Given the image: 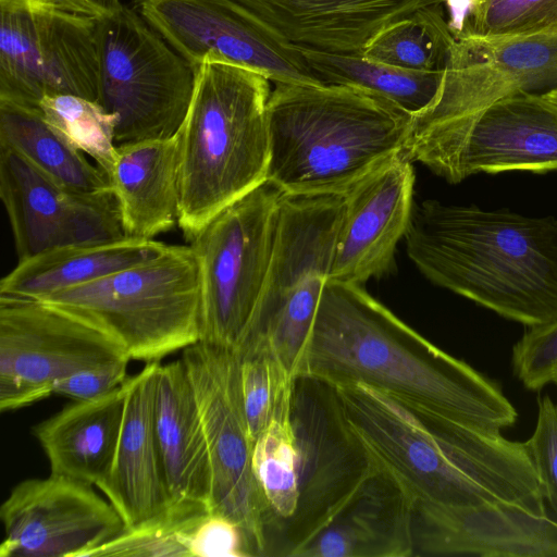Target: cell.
I'll return each instance as SVG.
<instances>
[{"mask_svg": "<svg viewBox=\"0 0 557 557\" xmlns=\"http://www.w3.org/2000/svg\"><path fill=\"white\" fill-rule=\"evenodd\" d=\"M371 385L426 424L500 432L518 413L502 388L422 337L360 285L327 280L301 375Z\"/></svg>", "mask_w": 557, "mask_h": 557, "instance_id": "1", "label": "cell"}, {"mask_svg": "<svg viewBox=\"0 0 557 557\" xmlns=\"http://www.w3.org/2000/svg\"><path fill=\"white\" fill-rule=\"evenodd\" d=\"M333 386L355 433L414 503H509L547 512L524 443L465 424L429 425L366 383Z\"/></svg>", "mask_w": 557, "mask_h": 557, "instance_id": "2", "label": "cell"}, {"mask_svg": "<svg viewBox=\"0 0 557 557\" xmlns=\"http://www.w3.org/2000/svg\"><path fill=\"white\" fill-rule=\"evenodd\" d=\"M407 253L434 284L530 326L557 318V219L425 200Z\"/></svg>", "mask_w": 557, "mask_h": 557, "instance_id": "3", "label": "cell"}, {"mask_svg": "<svg viewBox=\"0 0 557 557\" xmlns=\"http://www.w3.org/2000/svg\"><path fill=\"white\" fill-rule=\"evenodd\" d=\"M267 180L284 194L344 195L406 151L412 115L349 86L277 83L268 100Z\"/></svg>", "mask_w": 557, "mask_h": 557, "instance_id": "4", "label": "cell"}, {"mask_svg": "<svg viewBox=\"0 0 557 557\" xmlns=\"http://www.w3.org/2000/svg\"><path fill=\"white\" fill-rule=\"evenodd\" d=\"M196 82L175 135L180 165L178 225L187 240L222 209L267 181L270 79L231 62L194 66Z\"/></svg>", "mask_w": 557, "mask_h": 557, "instance_id": "5", "label": "cell"}, {"mask_svg": "<svg viewBox=\"0 0 557 557\" xmlns=\"http://www.w3.org/2000/svg\"><path fill=\"white\" fill-rule=\"evenodd\" d=\"M99 329L132 360L160 362L201 333V278L189 246L37 299Z\"/></svg>", "mask_w": 557, "mask_h": 557, "instance_id": "6", "label": "cell"}, {"mask_svg": "<svg viewBox=\"0 0 557 557\" xmlns=\"http://www.w3.org/2000/svg\"><path fill=\"white\" fill-rule=\"evenodd\" d=\"M344 211L338 194H283L280 202L269 270L243 347L263 348L293 380L302 372Z\"/></svg>", "mask_w": 557, "mask_h": 557, "instance_id": "7", "label": "cell"}, {"mask_svg": "<svg viewBox=\"0 0 557 557\" xmlns=\"http://www.w3.org/2000/svg\"><path fill=\"white\" fill-rule=\"evenodd\" d=\"M97 101L117 117L116 145L174 137L194 95V66L124 4L97 20Z\"/></svg>", "mask_w": 557, "mask_h": 557, "instance_id": "8", "label": "cell"}, {"mask_svg": "<svg viewBox=\"0 0 557 557\" xmlns=\"http://www.w3.org/2000/svg\"><path fill=\"white\" fill-rule=\"evenodd\" d=\"M283 191L265 181L214 215L190 240L200 268V342L238 351L269 270Z\"/></svg>", "mask_w": 557, "mask_h": 557, "instance_id": "9", "label": "cell"}, {"mask_svg": "<svg viewBox=\"0 0 557 557\" xmlns=\"http://www.w3.org/2000/svg\"><path fill=\"white\" fill-rule=\"evenodd\" d=\"M292 422L298 457V503L269 556L294 557L332 522L380 467L347 421L332 384L308 375L297 377Z\"/></svg>", "mask_w": 557, "mask_h": 557, "instance_id": "10", "label": "cell"}, {"mask_svg": "<svg viewBox=\"0 0 557 557\" xmlns=\"http://www.w3.org/2000/svg\"><path fill=\"white\" fill-rule=\"evenodd\" d=\"M406 154L449 183L476 173L557 170V104L520 92L454 121L412 131Z\"/></svg>", "mask_w": 557, "mask_h": 557, "instance_id": "11", "label": "cell"}, {"mask_svg": "<svg viewBox=\"0 0 557 557\" xmlns=\"http://www.w3.org/2000/svg\"><path fill=\"white\" fill-rule=\"evenodd\" d=\"M182 351L209 449V511L240 527L250 557L267 556L271 517L252 470L253 442L243 408L238 354L200 341Z\"/></svg>", "mask_w": 557, "mask_h": 557, "instance_id": "12", "label": "cell"}, {"mask_svg": "<svg viewBox=\"0 0 557 557\" xmlns=\"http://www.w3.org/2000/svg\"><path fill=\"white\" fill-rule=\"evenodd\" d=\"M97 18L0 0V100L38 108L51 95L98 98Z\"/></svg>", "mask_w": 557, "mask_h": 557, "instance_id": "13", "label": "cell"}, {"mask_svg": "<svg viewBox=\"0 0 557 557\" xmlns=\"http://www.w3.org/2000/svg\"><path fill=\"white\" fill-rule=\"evenodd\" d=\"M129 356L109 335L44 301L0 295V410L53 394L58 380Z\"/></svg>", "mask_w": 557, "mask_h": 557, "instance_id": "14", "label": "cell"}, {"mask_svg": "<svg viewBox=\"0 0 557 557\" xmlns=\"http://www.w3.org/2000/svg\"><path fill=\"white\" fill-rule=\"evenodd\" d=\"M132 8L193 66L225 61L274 84H321L298 46L234 0H133Z\"/></svg>", "mask_w": 557, "mask_h": 557, "instance_id": "15", "label": "cell"}, {"mask_svg": "<svg viewBox=\"0 0 557 557\" xmlns=\"http://www.w3.org/2000/svg\"><path fill=\"white\" fill-rule=\"evenodd\" d=\"M455 32L436 96L412 131L475 114L520 92L557 88V34L483 39Z\"/></svg>", "mask_w": 557, "mask_h": 557, "instance_id": "16", "label": "cell"}, {"mask_svg": "<svg viewBox=\"0 0 557 557\" xmlns=\"http://www.w3.org/2000/svg\"><path fill=\"white\" fill-rule=\"evenodd\" d=\"M0 198L18 261L59 247L127 237L111 189L69 188L1 145Z\"/></svg>", "mask_w": 557, "mask_h": 557, "instance_id": "17", "label": "cell"}, {"mask_svg": "<svg viewBox=\"0 0 557 557\" xmlns=\"http://www.w3.org/2000/svg\"><path fill=\"white\" fill-rule=\"evenodd\" d=\"M0 519L1 557H87L125 527L94 485L54 473L17 483Z\"/></svg>", "mask_w": 557, "mask_h": 557, "instance_id": "18", "label": "cell"}, {"mask_svg": "<svg viewBox=\"0 0 557 557\" xmlns=\"http://www.w3.org/2000/svg\"><path fill=\"white\" fill-rule=\"evenodd\" d=\"M406 152L388 159L344 194L345 211L329 280L360 285L395 269L412 210L414 172Z\"/></svg>", "mask_w": 557, "mask_h": 557, "instance_id": "19", "label": "cell"}, {"mask_svg": "<svg viewBox=\"0 0 557 557\" xmlns=\"http://www.w3.org/2000/svg\"><path fill=\"white\" fill-rule=\"evenodd\" d=\"M412 535L413 556L557 557V521L509 503L417 502Z\"/></svg>", "mask_w": 557, "mask_h": 557, "instance_id": "20", "label": "cell"}, {"mask_svg": "<svg viewBox=\"0 0 557 557\" xmlns=\"http://www.w3.org/2000/svg\"><path fill=\"white\" fill-rule=\"evenodd\" d=\"M288 42L331 53H362L389 25L446 0H234Z\"/></svg>", "mask_w": 557, "mask_h": 557, "instance_id": "21", "label": "cell"}, {"mask_svg": "<svg viewBox=\"0 0 557 557\" xmlns=\"http://www.w3.org/2000/svg\"><path fill=\"white\" fill-rule=\"evenodd\" d=\"M159 364L146 363L125 381L124 414L115 458L100 490L125 525L147 519L172 503L154 423Z\"/></svg>", "mask_w": 557, "mask_h": 557, "instance_id": "22", "label": "cell"}, {"mask_svg": "<svg viewBox=\"0 0 557 557\" xmlns=\"http://www.w3.org/2000/svg\"><path fill=\"white\" fill-rule=\"evenodd\" d=\"M413 506L411 495L380 466L294 557H411Z\"/></svg>", "mask_w": 557, "mask_h": 557, "instance_id": "23", "label": "cell"}, {"mask_svg": "<svg viewBox=\"0 0 557 557\" xmlns=\"http://www.w3.org/2000/svg\"><path fill=\"white\" fill-rule=\"evenodd\" d=\"M125 382L92 399L73 400L33 426L50 473L72 478L99 491L113 467L125 404Z\"/></svg>", "mask_w": 557, "mask_h": 557, "instance_id": "24", "label": "cell"}, {"mask_svg": "<svg viewBox=\"0 0 557 557\" xmlns=\"http://www.w3.org/2000/svg\"><path fill=\"white\" fill-rule=\"evenodd\" d=\"M154 423L173 500L210 506L211 463L194 388L182 359L159 364Z\"/></svg>", "mask_w": 557, "mask_h": 557, "instance_id": "25", "label": "cell"}, {"mask_svg": "<svg viewBox=\"0 0 557 557\" xmlns=\"http://www.w3.org/2000/svg\"><path fill=\"white\" fill-rule=\"evenodd\" d=\"M127 237L153 239L178 223L176 137L117 145L108 175Z\"/></svg>", "mask_w": 557, "mask_h": 557, "instance_id": "26", "label": "cell"}, {"mask_svg": "<svg viewBox=\"0 0 557 557\" xmlns=\"http://www.w3.org/2000/svg\"><path fill=\"white\" fill-rule=\"evenodd\" d=\"M169 247L154 239L125 237L50 249L18 261L1 278L0 295L40 299L156 258Z\"/></svg>", "mask_w": 557, "mask_h": 557, "instance_id": "27", "label": "cell"}, {"mask_svg": "<svg viewBox=\"0 0 557 557\" xmlns=\"http://www.w3.org/2000/svg\"><path fill=\"white\" fill-rule=\"evenodd\" d=\"M0 145L69 188L111 189L107 173L49 124L38 108L0 100Z\"/></svg>", "mask_w": 557, "mask_h": 557, "instance_id": "28", "label": "cell"}, {"mask_svg": "<svg viewBox=\"0 0 557 557\" xmlns=\"http://www.w3.org/2000/svg\"><path fill=\"white\" fill-rule=\"evenodd\" d=\"M299 48L319 83L366 90L411 115L420 113L432 102L443 75V70H404L369 60L362 53H331Z\"/></svg>", "mask_w": 557, "mask_h": 557, "instance_id": "29", "label": "cell"}, {"mask_svg": "<svg viewBox=\"0 0 557 557\" xmlns=\"http://www.w3.org/2000/svg\"><path fill=\"white\" fill-rule=\"evenodd\" d=\"M293 386L282 396L252 448V470L271 517L267 556L282 528L294 516L298 503V457L292 422Z\"/></svg>", "mask_w": 557, "mask_h": 557, "instance_id": "30", "label": "cell"}, {"mask_svg": "<svg viewBox=\"0 0 557 557\" xmlns=\"http://www.w3.org/2000/svg\"><path fill=\"white\" fill-rule=\"evenodd\" d=\"M455 40L442 4L419 9L376 34L362 55L391 66L419 72L443 70Z\"/></svg>", "mask_w": 557, "mask_h": 557, "instance_id": "31", "label": "cell"}, {"mask_svg": "<svg viewBox=\"0 0 557 557\" xmlns=\"http://www.w3.org/2000/svg\"><path fill=\"white\" fill-rule=\"evenodd\" d=\"M209 508L173 500L160 512L124 529L87 557H191L190 540Z\"/></svg>", "mask_w": 557, "mask_h": 557, "instance_id": "32", "label": "cell"}, {"mask_svg": "<svg viewBox=\"0 0 557 557\" xmlns=\"http://www.w3.org/2000/svg\"><path fill=\"white\" fill-rule=\"evenodd\" d=\"M45 120L74 147L90 157L107 175L115 163L117 117L98 101L75 95H51L39 104Z\"/></svg>", "mask_w": 557, "mask_h": 557, "instance_id": "33", "label": "cell"}, {"mask_svg": "<svg viewBox=\"0 0 557 557\" xmlns=\"http://www.w3.org/2000/svg\"><path fill=\"white\" fill-rule=\"evenodd\" d=\"M457 32L483 39L557 34V0H472Z\"/></svg>", "mask_w": 557, "mask_h": 557, "instance_id": "34", "label": "cell"}, {"mask_svg": "<svg viewBox=\"0 0 557 557\" xmlns=\"http://www.w3.org/2000/svg\"><path fill=\"white\" fill-rule=\"evenodd\" d=\"M237 354L243 408L255 444L295 380L270 352L259 346H246Z\"/></svg>", "mask_w": 557, "mask_h": 557, "instance_id": "35", "label": "cell"}, {"mask_svg": "<svg viewBox=\"0 0 557 557\" xmlns=\"http://www.w3.org/2000/svg\"><path fill=\"white\" fill-rule=\"evenodd\" d=\"M516 376L529 389L552 383L557 373V318L530 326L512 348Z\"/></svg>", "mask_w": 557, "mask_h": 557, "instance_id": "36", "label": "cell"}, {"mask_svg": "<svg viewBox=\"0 0 557 557\" xmlns=\"http://www.w3.org/2000/svg\"><path fill=\"white\" fill-rule=\"evenodd\" d=\"M539 479L547 512L557 521V401L537 400L534 431L524 442Z\"/></svg>", "mask_w": 557, "mask_h": 557, "instance_id": "37", "label": "cell"}, {"mask_svg": "<svg viewBox=\"0 0 557 557\" xmlns=\"http://www.w3.org/2000/svg\"><path fill=\"white\" fill-rule=\"evenodd\" d=\"M191 557H250L240 527L226 516L209 512L190 540Z\"/></svg>", "mask_w": 557, "mask_h": 557, "instance_id": "38", "label": "cell"}, {"mask_svg": "<svg viewBox=\"0 0 557 557\" xmlns=\"http://www.w3.org/2000/svg\"><path fill=\"white\" fill-rule=\"evenodd\" d=\"M131 360L122 357L69 374L55 382L53 394L72 400L103 396L124 384L128 377L127 366Z\"/></svg>", "mask_w": 557, "mask_h": 557, "instance_id": "39", "label": "cell"}, {"mask_svg": "<svg viewBox=\"0 0 557 557\" xmlns=\"http://www.w3.org/2000/svg\"><path fill=\"white\" fill-rule=\"evenodd\" d=\"M69 12L102 18L117 11L120 0H29Z\"/></svg>", "mask_w": 557, "mask_h": 557, "instance_id": "40", "label": "cell"}, {"mask_svg": "<svg viewBox=\"0 0 557 557\" xmlns=\"http://www.w3.org/2000/svg\"><path fill=\"white\" fill-rule=\"evenodd\" d=\"M545 98L557 104V88L542 94Z\"/></svg>", "mask_w": 557, "mask_h": 557, "instance_id": "41", "label": "cell"}, {"mask_svg": "<svg viewBox=\"0 0 557 557\" xmlns=\"http://www.w3.org/2000/svg\"><path fill=\"white\" fill-rule=\"evenodd\" d=\"M552 383H554V384H556V385H557V373H556V374H555V376L553 377Z\"/></svg>", "mask_w": 557, "mask_h": 557, "instance_id": "42", "label": "cell"}]
</instances>
